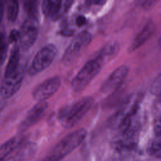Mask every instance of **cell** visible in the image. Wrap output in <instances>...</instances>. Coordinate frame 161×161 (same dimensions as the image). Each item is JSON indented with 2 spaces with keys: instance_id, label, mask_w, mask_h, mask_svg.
I'll return each instance as SVG.
<instances>
[{
  "instance_id": "6da1fadb",
  "label": "cell",
  "mask_w": 161,
  "mask_h": 161,
  "mask_svg": "<svg viewBox=\"0 0 161 161\" xmlns=\"http://www.w3.org/2000/svg\"><path fill=\"white\" fill-rule=\"evenodd\" d=\"M87 131L84 128L77 130L64 137L39 161H60L78 147L85 139Z\"/></svg>"
},
{
  "instance_id": "7a4b0ae2",
  "label": "cell",
  "mask_w": 161,
  "mask_h": 161,
  "mask_svg": "<svg viewBox=\"0 0 161 161\" xmlns=\"http://www.w3.org/2000/svg\"><path fill=\"white\" fill-rule=\"evenodd\" d=\"M94 99L84 97L75 103L64 107L58 113V119L65 128H70L77 124L92 108Z\"/></svg>"
},
{
  "instance_id": "3957f363",
  "label": "cell",
  "mask_w": 161,
  "mask_h": 161,
  "mask_svg": "<svg viewBox=\"0 0 161 161\" xmlns=\"http://www.w3.org/2000/svg\"><path fill=\"white\" fill-rule=\"evenodd\" d=\"M102 64L96 58L87 62L72 80L71 89L75 92L84 90L99 73Z\"/></svg>"
},
{
  "instance_id": "277c9868",
  "label": "cell",
  "mask_w": 161,
  "mask_h": 161,
  "mask_svg": "<svg viewBox=\"0 0 161 161\" xmlns=\"http://www.w3.org/2000/svg\"><path fill=\"white\" fill-rule=\"evenodd\" d=\"M57 48L53 44H48L41 48L34 57L28 72L31 75H35L47 68L54 60Z\"/></svg>"
},
{
  "instance_id": "5b68a950",
  "label": "cell",
  "mask_w": 161,
  "mask_h": 161,
  "mask_svg": "<svg viewBox=\"0 0 161 161\" xmlns=\"http://www.w3.org/2000/svg\"><path fill=\"white\" fill-rule=\"evenodd\" d=\"M92 35L87 31H84L76 35L64 52L62 61L65 65L71 64L80 53L82 50L86 47L91 42Z\"/></svg>"
},
{
  "instance_id": "8992f818",
  "label": "cell",
  "mask_w": 161,
  "mask_h": 161,
  "mask_svg": "<svg viewBox=\"0 0 161 161\" xmlns=\"http://www.w3.org/2000/svg\"><path fill=\"white\" fill-rule=\"evenodd\" d=\"M26 68V64H21L14 74L4 78L0 88V94L3 98L8 99L11 97L19 89Z\"/></svg>"
},
{
  "instance_id": "52a82bcc",
  "label": "cell",
  "mask_w": 161,
  "mask_h": 161,
  "mask_svg": "<svg viewBox=\"0 0 161 161\" xmlns=\"http://www.w3.org/2000/svg\"><path fill=\"white\" fill-rule=\"evenodd\" d=\"M19 31L20 47L22 50H28L34 44L38 37V19L28 18L22 24Z\"/></svg>"
},
{
  "instance_id": "ba28073f",
  "label": "cell",
  "mask_w": 161,
  "mask_h": 161,
  "mask_svg": "<svg viewBox=\"0 0 161 161\" xmlns=\"http://www.w3.org/2000/svg\"><path fill=\"white\" fill-rule=\"evenodd\" d=\"M61 83L62 80L59 76H54L45 80L33 89V99L38 102L45 101L58 91Z\"/></svg>"
},
{
  "instance_id": "9c48e42d",
  "label": "cell",
  "mask_w": 161,
  "mask_h": 161,
  "mask_svg": "<svg viewBox=\"0 0 161 161\" xmlns=\"http://www.w3.org/2000/svg\"><path fill=\"white\" fill-rule=\"evenodd\" d=\"M72 1H48L42 2V9L44 14L52 20L55 21L61 18L70 8Z\"/></svg>"
},
{
  "instance_id": "30bf717a",
  "label": "cell",
  "mask_w": 161,
  "mask_h": 161,
  "mask_svg": "<svg viewBox=\"0 0 161 161\" xmlns=\"http://www.w3.org/2000/svg\"><path fill=\"white\" fill-rule=\"evenodd\" d=\"M137 142V131L131 125L126 130L121 131L120 135L114 142V148L120 152H130L136 147Z\"/></svg>"
},
{
  "instance_id": "8fae6325",
  "label": "cell",
  "mask_w": 161,
  "mask_h": 161,
  "mask_svg": "<svg viewBox=\"0 0 161 161\" xmlns=\"http://www.w3.org/2000/svg\"><path fill=\"white\" fill-rule=\"evenodd\" d=\"M128 73V68L126 65H121L116 69L103 83L101 90L104 93H108L117 88Z\"/></svg>"
},
{
  "instance_id": "7c38bea8",
  "label": "cell",
  "mask_w": 161,
  "mask_h": 161,
  "mask_svg": "<svg viewBox=\"0 0 161 161\" xmlns=\"http://www.w3.org/2000/svg\"><path fill=\"white\" fill-rule=\"evenodd\" d=\"M48 108V103L45 101L38 102L27 113L21 122L19 128L21 131H25L36 123L43 116Z\"/></svg>"
},
{
  "instance_id": "4fadbf2b",
  "label": "cell",
  "mask_w": 161,
  "mask_h": 161,
  "mask_svg": "<svg viewBox=\"0 0 161 161\" xmlns=\"http://www.w3.org/2000/svg\"><path fill=\"white\" fill-rule=\"evenodd\" d=\"M35 146L33 144H28L20 146L15 152L5 161H28L33 155L35 152Z\"/></svg>"
},
{
  "instance_id": "5bb4252c",
  "label": "cell",
  "mask_w": 161,
  "mask_h": 161,
  "mask_svg": "<svg viewBox=\"0 0 161 161\" xmlns=\"http://www.w3.org/2000/svg\"><path fill=\"white\" fill-rule=\"evenodd\" d=\"M154 29V24L152 21H148L133 40L131 45V50H134L144 43L152 36Z\"/></svg>"
},
{
  "instance_id": "9a60e30c",
  "label": "cell",
  "mask_w": 161,
  "mask_h": 161,
  "mask_svg": "<svg viewBox=\"0 0 161 161\" xmlns=\"http://www.w3.org/2000/svg\"><path fill=\"white\" fill-rule=\"evenodd\" d=\"M21 141L19 138L14 137L0 146V161H5L20 146Z\"/></svg>"
},
{
  "instance_id": "2e32d148",
  "label": "cell",
  "mask_w": 161,
  "mask_h": 161,
  "mask_svg": "<svg viewBox=\"0 0 161 161\" xmlns=\"http://www.w3.org/2000/svg\"><path fill=\"white\" fill-rule=\"evenodd\" d=\"M119 48V45L117 42H110L102 48L95 58L103 64L106 60L114 57L118 52Z\"/></svg>"
},
{
  "instance_id": "e0dca14e",
  "label": "cell",
  "mask_w": 161,
  "mask_h": 161,
  "mask_svg": "<svg viewBox=\"0 0 161 161\" xmlns=\"http://www.w3.org/2000/svg\"><path fill=\"white\" fill-rule=\"evenodd\" d=\"M20 60V48L19 46H15L12 50L8 64L4 71V77L11 75L19 67Z\"/></svg>"
},
{
  "instance_id": "ac0fdd59",
  "label": "cell",
  "mask_w": 161,
  "mask_h": 161,
  "mask_svg": "<svg viewBox=\"0 0 161 161\" xmlns=\"http://www.w3.org/2000/svg\"><path fill=\"white\" fill-rule=\"evenodd\" d=\"M147 152L151 156L161 158V138L157 137L152 139L148 145Z\"/></svg>"
},
{
  "instance_id": "d6986e66",
  "label": "cell",
  "mask_w": 161,
  "mask_h": 161,
  "mask_svg": "<svg viewBox=\"0 0 161 161\" xmlns=\"http://www.w3.org/2000/svg\"><path fill=\"white\" fill-rule=\"evenodd\" d=\"M24 9L28 18L32 19H38V4L36 1H25L23 4Z\"/></svg>"
},
{
  "instance_id": "ffe728a7",
  "label": "cell",
  "mask_w": 161,
  "mask_h": 161,
  "mask_svg": "<svg viewBox=\"0 0 161 161\" xmlns=\"http://www.w3.org/2000/svg\"><path fill=\"white\" fill-rule=\"evenodd\" d=\"M19 13V3L17 1H11L8 6L7 15L9 21L14 22Z\"/></svg>"
},
{
  "instance_id": "44dd1931",
  "label": "cell",
  "mask_w": 161,
  "mask_h": 161,
  "mask_svg": "<svg viewBox=\"0 0 161 161\" xmlns=\"http://www.w3.org/2000/svg\"><path fill=\"white\" fill-rule=\"evenodd\" d=\"M8 52V40L4 32L0 31V67L4 62Z\"/></svg>"
},
{
  "instance_id": "7402d4cb",
  "label": "cell",
  "mask_w": 161,
  "mask_h": 161,
  "mask_svg": "<svg viewBox=\"0 0 161 161\" xmlns=\"http://www.w3.org/2000/svg\"><path fill=\"white\" fill-rule=\"evenodd\" d=\"M151 91L153 94L161 99V74L153 81L151 86Z\"/></svg>"
},
{
  "instance_id": "603a6c76",
  "label": "cell",
  "mask_w": 161,
  "mask_h": 161,
  "mask_svg": "<svg viewBox=\"0 0 161 161\" xmlns=\"http://www.w3.org/2000/svg\"><path fill=\"white\" fill-rule=\"evenodd\" d=\"M20 39V31L16 29L12 30L8 36V42L9 43H14Z\"/></svg>"
},
{
  "instance_id": "cb8c5ba5",
  "label": "cell",
  "mask_w": 161,
  "mask_h": 161,
  "mask_svg": "<svg viewBox=\"0 0 161 161\" xmlns=\"http://www.w3.org/2000/svg\"><path fill=\"white\" fill-rule=\"evenodd\" d=\"M153 130L157 136L161 138V116L157 118L154 121Z\"/></svg>"
},
{
  "instance_id": "d4e9b609",
  "label": "cell",
  "mask_w": 161,
  "mask_h": 161,
  "mask_svg": "<svg viewBox=\"0 0 161 161\" xmlns=\"http://www.w3.org/2000/svg\"><path fill=\"white\" fill-rule=\"evenodd\" d=\"M136 4L138 6L144 8V9H150L152 8L153 6L156 4V1H137Z\"/></svg>"
},
{
  "instance_id": "484cf974",
  "label": "cell",
  "mask_w": 161,
  "mask_h": 161,
  "mask_svg": "<svg viewBox=\"0 0 161 161\" xmlns=\"http://www.w3.org/2000/svg\"><path fill=\"white\" fill-rule=\"evenodd\" d=\"M87 22V19L84 16H82V15H79L76 18H75V25L79 26V27H80V26H84Z\"/></svg>"
},
{
  "instance_id": "4316f807",
  "label": "cell",
  "mask_w": 161,
  "mask_h": 161,
  "mask_svg": "<svg viewBox=\"0 0 161 161\" xmlns=\"http://www.w3.org/2000/svg\"><path fill=\"white\" fill-rule=\"evenodd\" d=\"M74 33V31L72 29L70 28H65L61 31V35L63 36H72Z\"/></svg>"
},
{
  "instance_id": "83f0119b",
  "label": "cell",
  "mask_w": 161,
  "mask_h": 161,
  "mask_svg": "<svg viewBox=\"0 0 161 161\" xmlns=\"http://www.w3.org/2000/svg\"><path fill=\"white\" fill-rule=\"evenodd\" d=\"M4 14V3L2 1H0V23L2 21Z\"/></svg>"
},
{
  "instance_id": "f1b7e54d",
  "label": "cell",
  "mask_w": 161,
  "mask_h": 161,
  "mask_svg": "<svg viewBox=\"0 0 161 161\" xmlns=\"http://www.w3.org/2000/svg\"><path fill=\"white\" fill-rule=\"evenodd\" d=\"M158 45H159L160 47L161 48V37H160V39H159V41H158Z\"/></svg>"
}]
</instances>
